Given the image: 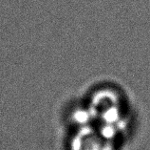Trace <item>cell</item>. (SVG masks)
<instances>
[{"label": "cell", "instance_id": "1", "mask_svg": "<svg viewBox=\"0 0 150 150\" xmlns=\"http://www.w3.org/2000/svg\"><path fill=\"white\" fill-rule=\"evenodd\" d=\"M112 140L100 130L88 126L79 127L70 141V150H112Z\"/></svg>", "mask_w": 150, "mask_h": 150}]
</instances>
